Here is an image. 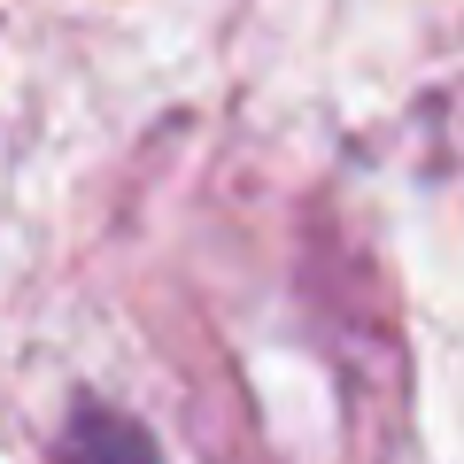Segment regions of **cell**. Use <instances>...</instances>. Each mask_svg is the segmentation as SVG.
<instances>
[{
	"label": "cell",
	"mask_w": 464,
	"mask_h": 464,
	"mask_svg": "<svg viewBox=\"0 0 464 464\" xmlns=\"http://www.w3.org/2000/svg\"><path fill=\"white\" fill-rule=\"evenodd\" d=\"M63 464H155V449H148L140 426H124L116 411H93L85 402L70 418V433H63Z\"/></svg>",
	"instance_id": "1"
}]
</instances>
